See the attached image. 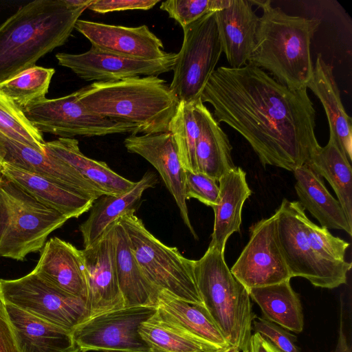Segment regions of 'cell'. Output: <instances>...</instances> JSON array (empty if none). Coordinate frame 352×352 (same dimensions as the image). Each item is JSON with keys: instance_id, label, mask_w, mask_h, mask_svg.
<instances>
[{"instance_id": "1", "label": "cell", "mask_w": 352, "mask_h": 352, "mask_svg": "<svg viewBox=\"0 0 352 352\" xmlns=\"http://www.w3.org/2000/svg\"><path fill=\"white\" fill-rule=\"evenodd\" d=\"M200 98L212 106L219 123L248 141L263 166L294 171L320 146L307 88L292 89L256 66L218 67Z\"/></svg>"}, {"instance_id": "2", "label": "cell", "mask_w": 352, "mask_h": 352, "mask_svg": "<svg viewBox=\"0 0 352 352\" xmlns=\"http://www.w3.org/2000/svg\"><path fill=\"white\" fill-rule=\"evenodd\" d=\"M87 8H73L66 0H35L0 24V83L64 45Z\"/></svg>"}, {"instance_id": "3", "label": "cell", "mask_w": 352, "mask_h": 352, "mask_svg": "<svg viewBox=\"0 0 352 352\" xmlns=\"http://www.w3.org/2000/svg\"><path fill=\"white\" fill-rule=\"evenodd\" d=\"M263 10L248 63L267 71L292 89L307 88L314 70L310 45L320 21L289 15L270 1H252Z\"/></svg>"}, {"instance_id": "4", "label": "cell", "mask_w": 352, "mask_h": 352, "mask_svg": "<svg viewBox=\"0 0 352 352\" xmlns=\"http://www.w3.org/2000/svg\"><path fill=\"white\" fill-rule=\"evenodd\" d=\"M78 92L88 111L135 124L142 134L167 132L179 103L166 81L155 76L94 82Z\"/></svg>"}, {"instance_id": "5", "label": "cell", "mask_w": 352, "mask_h": 352, "mask_svg": "<svg viewBox=\"0 0 352 352\" xmlns=\"http://www.w3.org/2000/svg\"><path fill=\"white\" fill-rule=\"evenodd\" d=\"M194 272L203 302L230 345L243 351L252 335L253 320L248 289L232 274L224 253L209 247Z\"/></svg>"}, {"instance_id": "6", "label": "cell", "mask_w": 352, "mask_h": 352, "mask_svg": "<svg viewBox=\"0 0 352 352\" xmlns=\"http://www.w3.org/2000/svg\"><path fill=\"white\" fill-rule=\"evenodd\" d=\"M69 219L0 175V257L23 261L41 251Z\"/></svg>"}, {"instance_id": "7", "label": "cell", "mask_w": 352, "mask_h": 352, "mask_svg": "<svg viewBox=\"0 0 352 352\" xmlns=\"http://www.w3.org/2000/svg\"><path fill=\"white\" fill-rule=\"evenodd\" d=\"M135 212L129 211L118 221L127 234L131 250L147 280L159 292L204 305L196 283L195 261L155 237Z\"/></svg>"}, {"instance_id": "8", "label": "cell", "mask_w": 352, "mask_h": 352, "mask_svg": "<svg viewBox=\"0 0 352 352\" xmlns=\"http://www.w3.org/2000/svg\"><path fill=\"white\" fill-rule=\"evenodd\" d=\"M305 210L298 201L284 199L274 213L280 246L292 277H302L314 286L334 289L345 284L351 263L325 258L307 234Z\"/></svg>"}, {"instance_id": "9", "label": "cell", "mask_w": 352, "mask_h": 352, "mask_svg": "<svg viewBox=\"0 0 352 352\" xmlns=\"http://www.w3.org/2000/svg\"><path fill=\"white\" fill-rule=\"evenodd\" d=\"M215 12L183 28V42L169 85L179 102L191 103L200 98L220 59L223 51Z\"/></svg>"}, {"instance_id": "10", "label": "cell", "mask_w": 352, "mask_h": 352, "mask_svg": "<svg viewBox=\"0 0 352 352\" xmlns=\"http://www.w3.org/2000/svg\"><path fill=\"white\" fill-rule=\"evenodd\" d=\"M0 302L70 331L89 318L85 300L57 289L32 271L16 279H0Z\"/></svg>"}, {"instance_id": "11", "label": "cell", "mask_w": 352, "mask_h": 352, "mask_svg": "<svg viewBox=\"0 0 352 352\" xmlns=\"http://www.w3.org/2000/svg\"><path fill=\"white\" fill-rule=\"evenodd\" d=\"M23 111L41 133L64 138L138 133L135 124L109 120L88 111L79 100L78 90L58 98H45Z\"/></svg>"}, {"instance_id": "12", "label": "cell", "mask_w": 352, "mask_h": 352, "mask_svg": "<svg viewBox=\"0 0 352 352\" xmlns=\"http://www.w3.org/2000/svg\"><path fill=\"white\" fill-rule=\"evenodd\" d=\"M155 306L123 307L91 317L72 331L81 352H151L139 333Z\"/></svg>"}, {"instance_id": "13", "label": "cell", "mask_w": 352, "mask_h": 352, "mask_svg": "<svg viewBox=\"0 0 352 352\" xmlns=\"http://www.w3.org/2000/svg\"><path fill=\"white\" fill-rule=\"evenodd\" d=\"M248 291L291 280L277 232L275 214L250 229V239L230 270Z\"/></svg>"}, {"instance_id": "14", "label": "cell", "mask_w": 352, "mask_h": 352, "mask_svg": "<svg viewBox=\"0 0 352 352\" xmlns=\"http://www.w3.org/2000/svg\"><path fill=\"white\" fill-rule=\"evenodd\" d=\"M60 66L87 81L105 82L136 76H158L174 67L177 54L169 52L154 60L134 59L90 48L82 54L57 53Z\"/></svg>"}, {"instance_id": "15", "label": "cell", "mask_w": 352, "mask_h": 352, "mask_svg": "<svg viewBox=\"0 0 352 352\" xmlns=\"http://www.w3.org/2000/svg\"><path fill=\"white\" fill-rule=\"evenodd\" d=\"M113 223L96 242L82 250L89 318L124 307L116 267Z\"/></svg>"}, {"instance_id": "16", "label": "cell", "mask_w": 352, "mask_h": 352, "mask_svg": "<svg viewBox=\"0 0 352 352\" xmlns=\"http://www.w3.org/2000/svg\"><path fill=\"white\" fill-rule=\"evenodd\" d=\"M0 160L2 164L43 177L91 200L104 195L95 184L62 160L9 138L1 132Z\"/></svg>"}, {"instance_id": "17", "label": "cell", "mask_w": 352, "mask_h": 352, "mask_svg": "<svg viewBox=\"0 0 352 352\" xmlns=\"http://www.w3.org/2000/svg\"><path fill=\"white\" fill-rule=\"evenodd\" d=\"M128 152L147 160L158 171L165 186L173 197L180 215L195 239L198 236L191 224L185 196V170L170 132L140 135L131 134L124 140Z\"/></svg>"}, {"instance_id": "18", "label": "cell", "mask_w": 352, "mask_h": 352, "mask_svg": "<svg viewBox=\"0 0 352 352\" xmlns=\"http://www.w3.org/2000/svg\"><path fill=\"white\" fill-rule=\"evenodd\" d=\"M74 29L91 44V48L126 58L154 60L164 57L162 41L146 25L126 27L78 19Z\"/></svg>"}, {"instance_id": "19", "label": "cell", "mask_w": 352, "mask_h": 352, "mask_svg": "<svg viewBox=\"0 0 352 352\" xmlns=\"http://www.w3.org/2000/svg\"><path fill=\"white\" fill-rule=\"evenodd\" d=\"M32 272L57 289L87 302L83 254L72 243L56 236L50 238L41 249Z\"/></svg>"}, {"instance_id": "20", "label": "cell", "mask_w": 352, "mask_h": 352, "mask_svg": "<svg viewBox=\"0 0 352 352\" xmlns=\"http://www.w3.org/2000/svg\"><path fill=\"white\" fill-rule=\"evenodd\" d=\"M252 5L250 0H230L227 8L215 12L222 51L231 68L247 65L254 50L259 17Z\"/></svg>"}, {"instance_id": "21", "label": "cell", "mask_w": 352, "mask_h": 352, "mask_svg": "<svg viewBox=\"0 0 352 352\" xmlns=\"http://www.w3.org/2000/svg\"><path fill=\"white\" fill-rule=\"evenodd\" d=\"M1 303L19 352H81L72 331Z\"/></svg>"}, {"instance_id": "22", "label": "cell", "mask_w": 352, "mask_h": 352, "mask_svg": "<svg viewBox=\"0 0 352 352\" xmlns=\"http://www.w3.org/2000/svg\"><path fill=\"white\" fill-rule=\"evenodd\" d=\"M332 65L327 63L318 54L312 76L307 85L320 101L327 115L329 137H331L348 160H352L351 118L342 102Z\"/></svg>"}, {"instance_id": "23", "label": "cell", "mask_w": 352, "mask_h": 352, "mask_svg": "<svg viewBox=\"0 0 352 352\" xmlns=\"http://www.w3.org/2000/svg\"><path fill=\"white\" fill-rule=\"evenodd\" d=\"M194 112L199 124L195 151L197 171L218 182L235 167L232 147L228 135L201 98L194 102Z\"/></svg>"}, {"instance_id": "24", "label": "cell", "mask_w": 352, "mask_h": 352, "mask_svg": "<svg viewBox=\"0 0 352 352\" xmlns=\"http://www.w3.org/2000/svg\"><path fill=\"white\" fill-rule=\"evenodd\" d=\"M218 182L219 193L217 203L212 208L214 220L209 247L224 253L230 236L240 232L243 206L252 192L246 180V173L240 167L235 166Z\"/></svg>"}, {"instance_id": "25", "label": "cell", "mask_w": 352, "mask_h": 352, "mask_svg": "<svg viewBox=\"0 0 352 352\" xmlns=\"http://www.w3.org/2000/svg\"><path fill=\"white\" fill-rule=\"evenodd\" d=\"M157 183L156 175L148 171L126 192L118 195H104L97 199L90 208L87 219L79 226L84 248L96 242L122 215L131 210L136 211L143 192Z\"/></svg>"}, {"instance_id": "26", "label": "cell", "mask_w": 352, "mask_h": 352, "mask_svg": "<svg viewBox=\"0 0 352 352\" xmlns=\"http://www.w3.org/2000/svg\"><path fill=\"white\" fill-rule=\"evenodd\" d=\"M293 173L295 190L303 209L308 210L321 227L343 230L351 236L352 224L340 202L326 188L322 177L307 164L297 168Z\"/></svg>"}, {"instance_id": "27", "label": "cell", "mask_w": 352, "mask_h": 352, "mask_svg": "<svg viewBox=\"0 0 352 352\" xmlns=\"http://www.w3.org/2000/svg\"><path fill=\"white\" fill-rule=\"evenodd\" d=\"M113 237L116 272L124 307L155 306L160 292L142 273L127 234L118 219L113 223Z\"/></svg>"}, {"instance_id": "28", "label": "cell", "mask_w": 352, "mask_h": 352, "mask_svg": "<svg viewBox=\"0 0 352 352\" xmlns=\"http://www.w3.org/2000/svg\"><path fill=\"white\" fill-rule=\"evenodd\" d=\"M1 174L69 219L89 210L95 201L51 180L6 164H2Z\"/></svg>"}, {"instance_id": "29", "label": "cell", "mask_w": 352, "mask_h": 352, "mask_svg": "<svg viewBox=\"0 0 352 352\" xmlns=\"http://www.w3.org/2000/svg\"><path fill=\"white\" fill-rule=\"evenodd\" d=\"M155 307L161 318L184 332L219 348L230 345L204 305L190 303L162 291Z\"/></svg>"}, {"instance_id": "30", "label": "cell", "mask_w": 352, "mask_h": 352, "mask_svg": "<svg viewBox=\"0 0 352 352\" xmlns=\"http://www.w3.org/2000/svg\"><path fill=\"white\" fill-rule=\"evenodd\" d=\"M45 152L75 168L107 195H121L133 187L132 182L113 171L105 162L91 159L80 150L74 138H59L45 142Z\"/></svg>"}, {"instance_id": "31", "label": "cell", "mask_w": 352, "mask_h": 352, "mask_svg": "<svg viewBox=\"0 0 352 352\" xmlns=\"http://www.w3.org/2000/svg\"><path fill=\"white\" fill-rule=\"evenodd\" d=\"M250 297L259 306L263 318L283 328L300 333L304 327L301 302L290 280L248 290Z\"/></svg>"}, {"instance_id": "32", "label": "cell", "mask_w": 352, "mask_h": 352, "mask_svg": "<svg viewBox=\"0 0 352 352\" xmlns=\"http://www.w3.org/2000/svg\"><path fill=\"white\" fill-rule=\"evenodd\" d=\"M307 165L331 186L349 222L352 224L351 162L331 137L326 146L318 148Z\"/></svg>"}, {"instance_id": "33", "label": "cell", "mask_w": 352, "mask_h": 352, "mask_svg": "<svg viewBox=\"0 0 352 352\" xmlns=\"http://www.w3.org/2000/svg\"><path fill=\"white\" fill-rule=\"evenodd\" d=\"M139 333L151 352H212L221 349L184 332L156 312L142 323Z\"/></svg>"}, {"instance_id": "34", "label": "cell", "mask_w": 352, "mask_h": 352, "mask_svg": "<svg viewBox=\"0 0 352 352\" xmlns=\"http://www.w3.org/2000/svg\"><path fill=\"white\" fill-rule=\"evenodd\" d=\"M55 69L34 66L0 83V91L22 110L44 98Z\"/></svg>"}, {"instance_id": "35", "label": "cell", "mask_w": 352, "mask_h": 352, "mask_svg": "<svg viewBox=\"0 0 352 352\" xmlns=\"http://www.w3.org/2000/svg\"><path fill=\"white\" fill-rule=\"evenodd\" d=\"M168 132L172 135L184 169L198 173L195 151L199 124L194 112V102H179Z\"/></svg>"}, {"instance_id": "36", "label": "cell", "mask_w": 352, "mask_h": 352, "mask_svg": "<svg viewBox=\"0 0 352 352\" xmlns=\"http://www.w3.org/2000/svg\"><path fill=\"white\" fill-rule=\"evenodd\" d=\"M0 132L9 138L45 153L42 133L28 120L22 109L0 91Z\"/></svg>"}, {"instance_id": "37", "label": "cell", "mask_w": 352, "mask_h": 352, "mask_svg": "<svg viewBox=\"0 0 352 352\" xmlns=\"http://www.w3.org/2000/svg\"><path fill=\"white\" fill-rule=\"evenodd\" d=\"M230 0H168L162 2L160 9L166 12L182 28L203 16L223 10Z\"/></svg>"}, {"instance_id": "38", "label": "cell", "mask_w": 352, "mask_h": 352, "mask_svg": "<svg viewBox=\"0 0 352 352\" xmlns=\"http://www.w3.org/2000/svg\"><path fill=\"white\" fill-rule=\"evenodd\" d=\"M305 225L309 240L318 253L331 260L345 261L349 243L331 234L327 228L317 226L307 215Z\"/></svg>"}, {"instance_id": "39", "label": "cell", "mask_w": 352, "mask_h": 352, "mask_svg": "<svg viewBox=\"0 0 352 352\" xmlns=\"http://www.w3.org/2000/svg\"><path fill=\"white\" fill-rule=\"evenodd\" d=\"M214 179L201 173L185 170L186 199L195 198L213 208L217 203L219 185Z\"/></svg>"}, {"instance_id": "40", "label": "cell", "mask_w": 352, "mask_h": 352, "mask_svg": "<svg viewBox=\"0 0 352 352\" xmlns=\"http://www.w3.org/2000/svg\"><path fill=\"white\" fill-rule=\"evenodd\" d=\"M252 329L269 340L282 352H299L296 336L274 322L256 317L252 321Z\"/></svg>"}, {"instance_id": "41", "label": "cell", "mask_w": 352, "mask_h": 352, "mask_svg": "<svg viewBox=\"0 0 352 352\" xmlns=\"http://www.w3.org/2000/svg\"><path fill=\"white\" fill-rule=\"evenodd\" d=\"M159 0H94L88 9L100 14L132 10H147Z\"/></svg>"}, {"instance_id": "42", "label": "cell", "mask_w": 352, "mask_h": 352, "mask_svg": "<svg viewBox=\"0 0 352 352\" xmlns=\"http://www.w3.org/2000/svg\"><path fill=\"white\" fill-rule=\"evenodd\" d=\"M0 352H19L10 323L0 302Z\"/></svg>"}, {"instance_id": "43", "label": "cell", "mask_w": 352, "mask_h": 352, "mask_svg": "<svg viewBox=\"0 0 352 352\" xmlns=\"http://www.w3.org/2000/svg\"><path fill=\"white\" fill-rule=\"evenodd\" d=\"M243 352H282L269 340L255 332L250 338Z\"/></svg>"}, {"instance_id": "44", "label": "cell", "mask_w": 352, "mask_h": 352, "mask_svg": "<svg viewBox=\"0 0 352 352\" xmlns=\"http://www.w3.org/2000/svg\"><path fill=\"white\" fill-rule=\"evenodd\" d=\"M334 352H351L346 337L343 330L342 320H340V325L338 342Z\"/></svg>"}, {"instance_id": "45", "label": "cell", "mask_w": 352, "mask_h": 352, "mask_svg": "<svg viewBox=\"0 0 352 352\" xmlns=\"http://www.w3.org/2000/svg\"><path fill=\"white\" fill-rule=\"evenodd\" d=\"M212 352H240V350L235 346L229 345L226 347L218 349Z\"/></svg>"}, {"instance_id": "46", "label": "cell", "mask_w": 352, "mask_h": 352, "mask_svg": "<svg viewBox=\"0 0 352 352\" xmlns=\"http://www.w3.org/2000/svg\"><path fill=\"white\" fill-rule=\"evenodd\" d=\"M1 168H2V162H1V161L0 160V175H1Z\"/></svg>"}]
</instances>
